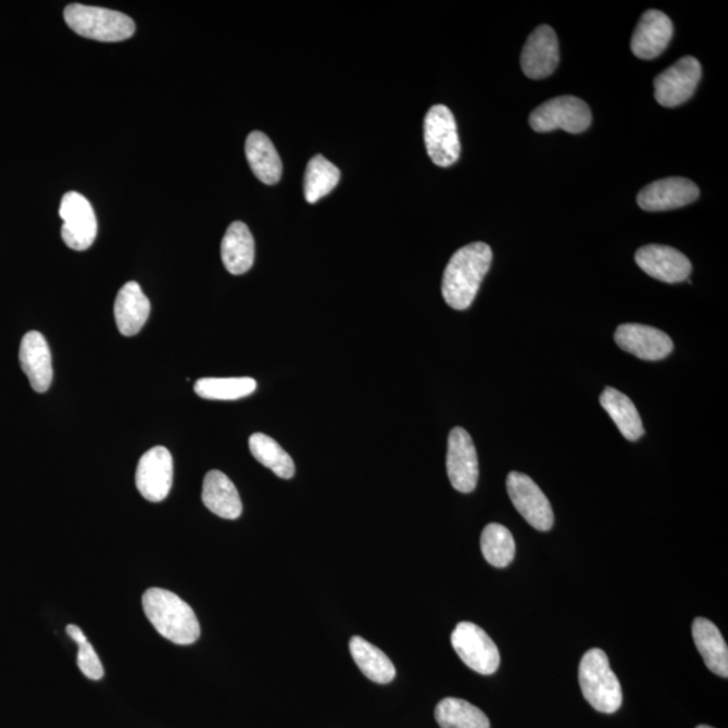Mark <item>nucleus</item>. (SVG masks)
I'll return each mask as SVG.
<instances>
[{
  "label": "nucleus",
  "instance_id": "nucleus-1",
  "mask_svg": "<svg viewBox=\"0 0 728 728\" xmlns=\"http://www.w3.org/2000/svg\"><path fill=\"white\" fill-rule=\"evenodd\" d=\"M491 262L489 244L476 242L457 250L442 277L441 291L447 304L456 311L472 306Z\"/></svg>",
  "mask_w": 728,
  "mask_h": 728
},
{
  "label": "nucleus",
  "instance_id": "nucleus-2",
  "mask_svg": "<svg viewBox=\"0 0 728 728\" xmlns=\"http://www.w3.org/2000/svg\"><path fill=\"white\" fill-rule=\"evenodd\" d=\"M146 617L154 629L176 645H192L200 638V624L193 608L175 592L149 588L143 593Z\"/></svg>",
  "mask_w": 728,
  "mask_h": 728
},
{
  "label": "nucleus",
  "instance_id": "nucleus-3",
  "mask_svg": "<svg viewBox=\"0 0 728 728\" xmlns=\"http://www.w3.org/2000/svg\"><path fill=\"white\" fill-rule=\"evenodd\" d=\"M579 682L582 696L599 713H617L624 703L620 682L602 649H591L582 655Z\"/></svg>",
  "mask_w": 728,
  "mask_h": 728
},
{
  "label": "nucleus",
  "instance_id": "nucleus-4",
  "mask_svg": "<svg viewBox=\"0 0 728 728\" xmlns=\"http://www.w3.org/2000/svg\"><path fill=\"white\" fill-rule=\"evenodd\" d=\"M66 25L78 36L100 42H121L134 36L136 24L120 11L70 4L64 11Z\"/></svg>",
  "mask_w": 728,
  "mask_h": 728
},
{
  "label": "nucleus",
  "instance_id": "nucleus-5",
  "mask_svg": "<svg viewBox=\"0 0 728 728\" xmlns=\"http://www.w3.org/2000/svg\"><path fill=\"white\" fill-rule=\"evenodd\" d=\"M590 108L581 99L560 97L548 100L537 108L529 117V125L537 133L564 130L580 134L591 126Z\"/></svg>",
  "mask_w": 728,
  "mask_h": 728
},
{
  "label": "nucleus",
  "instance_id": "nucleus-6",
  "mask_svg": "<svg viewBox=\"0 0 728 728\" xmlns=\"http://www.w3.org/2000/svg\"><path fill=\"white\" fill-rule=\"evenodd\" d=\"M453 649L476 674L494 675L501 664L500 651L489 635L473 622H461L452 631Z\"/></svg>",
  "mask_w": 728,
  "mask_h": 728
},
{
  "label": "nucleus",
  "instance_id": "nucleus-7",
  "mask_svg": "<svg viewBox=\"0 0 728 728\" xmlns=\"http://www.w3.org/2000/svg\"><path fill=\"white\" fill-rule=\"evenodd\" d=\"M424 138L430 160L437 166H451L461 156L456 121L445 105L437 104L428 111L424 122Z\"/></svg>",
  "mask_w": 728,
  "mask_h": 728
},
{
  "label": "nucleus",
  "instance_id": "nucleus-8",
  "mask_svg": "<svg viewBox=\"0 0 728 728\" xmlns=\"http://www.w3.org/2000/svg\"><path fill=\"white\" fill-rule=\"evenodd\" d=\"M60 216L64 221L61 237L65 244L76 251L91 248L98 235V221L91 203L80 193H66L61 200Z\"/></svg>",
  "mask_w": 728,
  "mask_h": 728
},
{
  "label": "nucleus",
  "instance_id": "nucleus-9",
  "mask_svg": "<svg viewBox=\"0 0 728 728\" xmlns=\"http://www.w3.org/2000/svg\"><path fill=\"white\" fill-rule=\"evenodd\" d=\"M510 500L526 523L540 531L552 529L554 517L551 502L528 475L510 473L506 481Z\"/></svg>",
  "mask_w": 728,
  "mask_h": 728
},
{
  "label": "nucleus",
  "instance_id": "nucleus-10",
  "mask_svg": "<svg viewBox=\"0 0 728 728\" xmlns=\"http://www.w3.org/2000/svg\"><path fill=\"white\" fill-rule=\"evenodd\" d=\"M702 78V65L694 58H682L655 77L654 97L664 108L674 109L693 97Z\"/></svg>",
  "mask_w": 728,
  "mask_h": 728
},
{
  "label": "nucleus",
  "instance_id": "nucleus-11",
  "mask_svg": "<svg viewBox=\"0 0 728 728\" xmlns=\"http://www.w3.org/2000/svg\"><path fill=\"white\" fill-rule=\"evenodd\" d=\"M447 474L453 489L468 494L479 479L478 453L472 436L463 428H453L448 437Z\"/></svg>",
  "mask_w": 728,
  "mask_h": 728
},
{
  "label": "nucleus",
  "instance_id": "nucleus-12",
  "mask_svg": "<svg viewBox=\"0 0 728 728\" xmlns=\"http://www.w3.org/2000/svg\"><path fill=\"white\" fill-rule=\"evenodd\" d=\"M136 485L149 502H162L173 485V457L165 447L151 448L141 457L136 473Z\"/></svg>",
  "mask_w": 728,
  "mask_h": 728
},
{
  "label": "nucleus",
  "instance_id": "nucleus-13",
  "mask_svg": "<svg viewBox=\"0 0 728 728\" xmlns=\"http://www.w3.org/2000/svg\"><path fill=\"white\" fill-rule=\"evenodd\" d=\"M636 262L648 276L666 284L687 281L692 272L690 260L669 246H643L636 253Z\"/></svg>",
  "mask_w": 728,
  "mask_h": 728
},
{
  "label": "nucleus",
  "instance_id": "nucleus-14",
  "mask_svg": "<svg viewBox=\"0 0 728 728\" xmlns=\"http://www.w3.org/2000/svg\"><path fill=\"white\" fill-rule=\"evenodd\" d=\"M615 341L622 350L642 361H661L674 351V341L657 328L641 324H622L615 330Z\"/></svg>",
  "mask_w": 728,
  "mask_h": 728
},
{
  "label": "nucleus",
  "instance_id": "nucleus-15",
  "mask_svg": "<svg viewBox=\"0 0 728 728\" xmlns=\"http://www.w3.org/2000/svg\"><path fill=\"white\" fill-rule=\"evenodd\" d=\"M698 185L685 177H669L654 181L638 194V205L648 212H663L681 209L696 201Z\"/></svg>",
  "mask_w": 728,
  "mask_h": 728
},
{
  "label": "nucleus",
  "instance_id": "nucleus-16",
  "mask_svg": "<svg viewBox=\"0 0 728 728\" xmlns=\"http://www.w3.org/2000/svg\"><path fill=\"white\" fill-rule=\"evenodd\" d=\"M560 61L556 33L551 26L542 25L531 33L526 41L520 66L526 76L541 80L556 71Z\"/></svg>",
  "mask_w": 728,
  "mask_h": 728
},
{
  "label": "nucleus",
  "instance_id": "nucleus-17",
  "mask_svg": "<svg viewBox=\"0 0 728 728\" xmlns=\"http://www.w3.org/2000/svg\"><path fill=\"white\" fill-rule=\"evenodd\" d=\"M20 362L32 388L37 393L48 391L53 380L52 355L42 334L32 330L24 336L20 347Z\"/></svg>",
  "mask_w": 728,
  "mask_h": 728
},
{
  "label": "nucleus",
  "instance_id": "nucleus-18",
  "mask_svg": "<svg viewBox=\"0 0 728 728\" xmlns=\"http://www.w3.org/2000/svg\"><path fill=\"white\" fill-rule=\"evenodd\" d=\"M674 36V24L658 10H649L642 15L631 38L632 53L641 60L658 58Z\"/></svg>",
  "mask_w": 728,
  "mask_h": 728
},
{
  "label": "nucleus",
  "instance_id": "nucleus-19",
  "mask_svg": "<svg viewBox=\"0 0 728 728\" xmlns=\"http://www.w3.org/2000/svg\"><path fill=\"white\" fill-rule=\"evenodd\" d=\"M150 301L137 283L123 285L116 296L114 315L117 329L125 336L139 334L150 315Z\"/></svg>",
  "mask_w": 728,
  "mask_h": 728
},
{
  "label": "nucleus",
  "instance_id": "nucleus-20",
  "mask_svg": "<svg viewBox=\"0 0 728 728\" xmlns=\"http://www.w3.org/2000/svg\"><path fill=\"white\" fill-rule=\"evenodd\" d=\"M201 498L205 507L217 517L237 519L242 514L243 505L237 487L226 474L217 469L205 475Z\"/></svg>",
  "mask_w": 728,
  "mask_h": 728
},
{
  "label": "nucleus",
  "instance_id": "nucleus-21",
  "mask_svg": "<svg viewBox=\"0 0 728 728\" xmlns=\"http://www.w3.org/2000/svg\"><path fill=\"white\" fill-rule=\"evenodd\" d=\"M692 635L694 645L702 654L705 665L713 674L728 677V648L724 636L713 622L705 618L693 620Z\"/></svg>",
  "mask_w": 728,
  "mask_h": 728
},
{
  "label": "nucleus",
  "instance_id": "nucleus-22",
  "mask_svg": "<svg viewBox=\"0 0 728 728\" xmlns=\"http://www.w3.org/2000/svg\"><path fill=\"white\" fill-rule=\"evenodd\" d=\"M255 244L253 235L242 222H234L228 227L222 242V260L228 273L234 276L248 273L253 266Z\"/></svg>",
  "mask_w": 728,
  "mask_h": 728
},
{
  "label": "nucleus",
  "instance_id": "nucleus-23",
  "mask_svg": "<svg viewBox=\"0 0 728 728\" xmlns=\"http://www.w3.org/2000/svg\"><path fill=\"white\" fill-rule=\"evenodd\" d=\"M246 156L256 178L267 185L277 184L283 176V162L271 138L261 131L251 133L246 141Z\"/></svg>",
  "mask_w": 728,
  "mask_h": 728
},
{
  "label": "nucleus",
  "instance_id": "nucleus-24",
  "mask_svg": "<svg viewBox=\"0 0 728 728\" xmlns=\"http://www.w3.org/2000/svg\"><path fill=\"white\" fill-rule=\"evenodd\" d=\"M601 405L612 417L626 440L637 441L645 434L640 413H638L635 403L619 390L614 388L604 390L601 396Z\"/></svg>",
  "mask_w": 728,
  "mask_h": 728
},
{
  "label": "nucleus",
  "instance_id": "nucleus-25",
  "mask_svg": "<svg viewBox=\"0 0 728 728\" xmlns=\"http://www.w3.org/2000/svg\"><path fill=\"white\" fill-rule=\"evenodd\" d=\"M350 652L354 658L357 668L367 679L378 682V685H388L394 680L396 666L391 660L380 649L373 643L364 640L362 637H352L350 641Z\"/></svg>",
  "mask_w": 728,
  "mask_h": 728
},
{
  "label": "nucleus",
  "instance_id": "nucleus-26",
  "mask_svg": "<svg viewBox=\"0 0 728 728\" xmlns=\"http://www.w3.org/2000/svg\"><path fill=\"white\" fill-rule=\"evenodd\" d=\"M435 718L441 728H490L484 711L463 699H442L435 710Z\"/></svg>",
  "mask_w": 728,
  "mask_h": 728
},
{
  "label": "nucleus",
  "instance_id": "nucleus-27",
  "mask_svg": "<svg viewBox=\"0 0 728 728\" xmlns=\"http://www.w3.org/2000/svg\"><path fill=\"white\" fill-rule=\"evenodd\" d=\"M249 447L251 455L263 466L272 469L279 478H293L296 473L293 461H291L289 453L271 436L254 434L250 437Z\"/></svg>",
  "mask_w": 728,
  "mask_h": 728
},
{
  "label": "nucleus",
  "instance_id": "nucleus-28",
  "mask_svg": "<svg viewBox=\"0 0 728 728\" xmlns=\"http://www.w3.org/2000/svg\"><path fill=\"white\" fill-rule=\"evenodd\" d=\"M340 181V171L332 162L318 154L307 164L304 180V194L307 203L315 204L332 192Z\"/></svg>",
  "mask_w": 728,
  "mask_h": 728
},
{
  "label": "nucleus",
  "instance_id": "nucleus-29",
  "mask_svg": "<svg viewBox=\"0 0 728 728\" xmlns=\"http://www.w3.org/2000/svg\"><path fill=\"white\" fill-rule=\"evenodd\" d=\"M481 553L492 567L506 568L515 556V541L505 526L501 524L487 525L480 537Z\"/></svg>",
  "mask_w": 728,
  "mask_h": 728
},
{
  "label": "nucleus",
  "instance_id": "nucleus-30",
  "mask_svg": "<svg viewBox=\"0 0 728 728\" xmlns=\"http://www.w3.org/2000/svg\"><path fill=\"white\" fill-rule=\"evenodd\" d=\"M256 390L255 379L203 378L194 384V393L204 400L234 401L244 399Z\"/></svg>",
  "mask_w": 728,
  "mask_h": 728
},
{
  "label": "nucleus",
  "instance_id": "nucleus-31",
  "mask_svg": "<svg viewBox=\"0 0 728 728\" xmlns=\"http://www.w3.org/2000/svg\"><path fill=\"white\" fill-rule=\"evenodd\" d=\"M78 654H77V665L78 669L81 670V674L88 679L100 680L103 679L104 669L103 664L100 663V658L97 652H95L91 643L87 641L77 643Z\"/></svg>",
  "mask_w": 728,
  "mask_h": 728
},
{
  "label": "nucleus",
  "instance_id": "nucleus-32",
  "mask_svg": "<svg viewBox=\"0 0 728 728\" xmlns=\"http://www.w3.org/2000/svg\"><path fill=\"white\" fill-rule=\"evenodd\" d=\"M696 728H714V727L702 725V726H698Z\"/></svg>",
  "mask_w": 728,
  "mask_h": 728
}]
</instances>
